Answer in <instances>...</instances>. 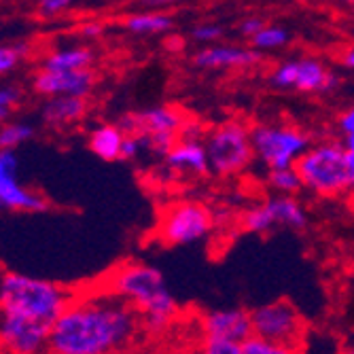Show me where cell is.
Listing matches in <instances>:
<instances>
[{
	"label": "cell",
	"mask_w": 354,
	"mask_h": 354,
	"mask_svg": "<svg viewBox=\"0 0 354 354\" xmlns=\"http://www.w3.org/2000/svg\"><path fill=\"white\" fill-rule=\"evenodd\" d=\"M164 162L168 170L178 174H206L210 170L204 140H178Z\"/></svg>",
	"instance_id": "17"
},
{
	"label": "cell",
	"mask_w": 354,
	"mask_h": 354,
	"mask_svg": "<svg viewBox=\"0 0 354 354\" xmlns=\"http://www.w3.org/2000/svg\"><path fill=\"white\" fill-rule=\"evenodd\" d=\"M142 153H151V140L149 136L134 134V136H125L123 149H121V159H134Z\"/></svg>",
	"instance_id": "28"
},
{
	"label": "cell",
	"mask_w": 354,
	"mask_h": 354,
	"mask_svg": "<svg viewBox=\"0 0 354 354\" xmlns=\"http://www.w3.org/2000/svg\"><path fill=\"white\" fill-rule=\"evenodd\" d=\"M242 354H301V350L276 346V344L263 342V339H259V337H254V335H252L248 342L242 344Z\"/></svg>",
	"instance_id": "25"
},
{
	"label": "cell",
	"mask_w": 354,
	"mask_h": 354,
	"mask_svg": "<svg viewBox=\"0 0 354 354\" xmlns=\"http://www.w3.org/2000/svg\"><path fill=\"white\" fill-rule=\"evenodd\" d=\"M51 325L0 314V354H49Z\"/></svg>",
	"instance_id": "11"
},
{
	"label": "cell",
	"mask_w": 354,
	"mask_h": 354,
	"mask_svg": "<svg viewBox=\"0 0 354 354\" xmlns=\"http://www.w3.org/2000/svg\"><path fill=\"white\" fill-rule=\"evenodd\" d=\"M19 100V91L15 87H0V106L11 109Z\"/></svg>",
	"instance_id": "34"
},
{
	"label": "cell",
	"mask_w": 354,
	"mask_h": 354,
	"mask_svg": "<svg viewBox=\"0 0 354 354\" xmlns=\"http://www.w3.org/2000/svg\"><path fill=\"white\" fill-rule=\"evenodd\" d=\"M140 329V314L100 286L98 291L73 297L51 329L49 352L121 354L136 342Z\"/></svg>",
	"instance_id": "1"
},
{
	"label": "cell",
	"mask_w": 354,
	"mask_h": 354,
	"mask_svg": "<svg viewBox=\"0 0 354 354\" xmlns=\"http://www.w3.org/2000/svg\"><path fill=\"white\" fill-rule=\"evenodd\" d=\"M95 85V73L91 68L87 71H75V73H49L41 71L35 77V89L49 98H87V93Z\"/></svg>",
	"instance_id": "15"
},
{
	"label": "cell",
	"mask_w": 354,
	"mask_h": 354,
	"mask_svg": "<svg viewBox=\"0 0 354 354\" xmlns=\"http://www.w3.org/2000/svg\"><path fill=\"white\" fill-rule=\"evenodd\" d=\"M123 140L125 134L119 130L117 123H104L89 134V149L104 162H115V159H121Z\"/></svg>",
	"instance_id": "19"
},
{
	"label": "cell",
	"mask_w": 354,
	"mask_h": 354,
	"mask_svg": "<svg viewBox=\"0 0 354 354\" xmlns=\"http://www.w3.org/2000/svg\"><path fill=\"white\" fill-rule=\"evenodd\" d=\"M0 206L15 210L41 212L47 208V202L24 189L17 180V155L13 151L0 149Z\"/></svg>",
	"instance_id": "14"
},
{
	"label": "cell",
	"mask_w": 354,
	"mask_h": 354,
	"mask_svg": "<svg viewBox=\"0 0 354 354\" xmlns=\"http://www.w3.org/2000/svg\"><path fill=\"white\" fill-rule=\"evenodd\" d=\"M125 28L134 35L151 37V35H166L174 28V19L162 11H147V13H132L125 17Z\"/></svg>",
	"instance_id": "21"
},
{
	"label": "cell",
	"mask_w": 354,
	"mask_h": 354,
	"mask_svg": "<svg viewBox=\"0 0 354 354\" xmlns=\"http://www.w3.org/2000/svg\"><path fill=\"white\" fill-rule=\"evenodd\" d=\"M187 117L189 115H185L178 106L159 104V106H151L145 111L127 113L117 121V125L125 136L142 134L149 138H153V136H176V138H180V130H183Z\"/></svg>",
	"instance_id": "12"
},
{
	"label": "cell",
	"mask_w": 354,
	"mask_h": 354,
	"mask_svg": "<svg viewBox=\"0 0 354 354\" xmlns=\"http://www.w3.org/2000/svg\"><path fill=\"white\" fill-rule=\"evenodd\" d=\"M102 288L130 304L140 314L142 329L149 333H164L178 314V304L164 274L153 266L123 263L109 274Z\"/></svg>",
	"instance_id": "2"
},
{
	"label": "cell",
	"mask_w": 354,
	"mask_h": 354,
	"mask_svg": "<svg viewBox=\"0 0 354 354\" xmlns=\"http://www.w3.org/2000/svg\"><path fill=\"white\" fill-rule=\"evenodd\" d=\"M261 59V53L238 47V45H212L200 49L193 55V64L204 71H230V68H250Z\"/></svg>",
	"instance_id": "16"
},
{
	"label": "cell",
	"mask_w": 354,
	"mask_h": 354,
	"mask_svg": "<svg viewBox=\"0 0 354 354\" xmlns=\"http://www.w3.org/2000/svg\"><path fill=\"white\" fill-rule=\"evenodd\" d=\"M49 354H51V352H49Z\"/></svg>",
	"instance_id": "40"
},
{
	"label": "cell",
	"mask_w": 354,
	"mask_h": 354,
	"mask_svg": "<svg viewBox=\"0 0 354 354\" xmlns=\"http://www.w3.org/2000/svg\"><path fill=\"white\" fill-rule=\"evenodd\" d=\"M225 35V28L221 24H214V21H202V24H196L191 28V39L198 41V43H208V45H214L216 41H221Z\"/></svg>",
	"instance_id": "26"
},
{
	"label": "cell",
	"mask_w": 354,
	"mask_h": 354,
	"mask_svg": "<svg viewBox=\"0 0 354 354\" xmlns=\"http://www.w3.org/2000/svg\"><path fill=\"white\" fill-rule=\"evenodd\" d=\"M79 32L87 39H95V37H100L104 32V26L100 21H85V24H81Z\"/></svg>",
	"instance_id": "35"
},
{
	"label": "cell",
	"mask_w": 354,
	"mask_h": 354,
	"mask_svg": "<svg viewBox=\"0 0 354 354\" xmlns=\"http://www.w3.org/2000/svg\"><path fill=\"white\" fill-rule=\"evenodd\" d=\"M73 301V293L64 286L24 274H5L0 280V314H13L55 325Z\"/></svg>",
	"instance_id": "3"
},
{
	"label": "cell",
	"mask_w": 354,
	"mask_h": 354,
	"mask_svg": "<svg viewBox=\"0 0 354 354\" xmlns=\"http://www.w3.org/2000/svg\"><path fill=\"white\" fill-rule=\"evenodd\" d=\"M339 132L344 134V142H354V106H350L348 111H344L339 115Z\"/></svg>",
	"instance_id": "32"
},
{
	"label": "cell",
	"mask_w": 354,
	"mask_h": 354,
	"mask_svg": "<svg viewBox=\"0 0 354 354\" xmlns=\"http://www.w3.org/2000/svg\"><path fill=\"white\" fill-rule=\"evenodd\" d=\"M344 147H346V153H348V162H350V166L354 170V142H344Z\"/></svg>",
	"instance_id": "37"
},
{
	"label": "cell",
	"mask_w": 354,
	"mask_h": 354,
	"mask_svg": "<svg viewBox=\"0 0 354 354\" xmlns=\"http://www.w3.org/2000/svg\"><path fill=\"white\" fill-rule=\"evenodd\" d=\"M339 354H354V346H350V348H344Z\"/></svg>",
	"instance_id": "39"
},
{
	"label": "cell",
	"mask_w": 354,
	"mask_h": 354,
	"mask_svg": "<svg viewBox=\"0 0 354 354\" xmlns=\"http://www.w3.org/2000/svg\"><path fill=\"white\" fill-rule=\"evenodd\" d=\"M254 157L268 170L295 168L301 155L312 147L310 136L288 123H259L250 127Z\"/></svg>",
	"instance_id": "6"
},
{
	"label": "cell",
	"mask_w": 354,
	"mask_h": 354,
	"mask_svg": "<svg viewBox=\"0 0 354 354\" xmlns=\"http://www.w3.org/2000/svg\"><path fill=\"white\" fill-rule=\"evenodd\" d=\"M93 64V53L85 47H75V49H62L51 53L45 64L43 71L49 73H75V71H87Z\"/></svg>",
	"instance_id": "20"
},
{
	"label": "cell",
	"mask_w": 354,
	"mask_h": 354,
	"mask_svg": "<svg viewBox=\"0 0 354 354\" xmlns=\"http://www.w3.org/2000/svg\"><path fill=\"white\" fill-rule=\"evenodd\" d=\"M206 127L196 119V117H187L183 130H180V140H204L206 138Z\"/></svg>",
	"instance_id": "29"
},
{
	"label": "cell",
	"mask_w": 354,
	"mask_h": 354,
	"mask_svg": "<svg viewBox=\"0 0 354 354\" xmlns=\"http://www.w3.org/2000/svg\"><path fill=\"white\" fill-rule=\"evenodd\" d=\"M270 83L278 89H297L306 93H329L339 85L323 62L316 57L284 59L270 73Z\"/></svg>",
	"instance_id": "9"
},
{
	"label": "cell",
	"mask_w": 354,
	"mask_h": 354,
	"mask_svg": "<svg viewBox=\"0 0 354 354\" xmlns=\"http://www.w3.org/2000/svg\"><path fill=\"white\" fill-rule=\"evenodd\" d=\"M17 62H19V55L13 47H0V75L15 68Z\"/></svg>",
	"instance_id": "33"
},
{
	"label": "cell",
	"mask_w": 354,
	"mask_h": 354,
	"mask_svg": "<svg viewBox=\"0 0 354 354\" xmlns=\"http://www.w3.org/2000/svg\"><path fill=\"white\" fill-rule=\"evenodd\" d=\"M291 35H288V30H284L282 26H272L268 24L259 35H254L250 39V45L254 51H274V49H280L288 43Z\"/></svg>",
	"instance_id": "22"
},
{
	"label": "cell",
	"mask_w": 354,
	"mask_h": 354,
	"mask_svg": "<svg viewBox=\"0 0 354 354\" xmlns=\"http://www.w3.org/2000/svg\"><path fill=\"white\" fill-rule=\"evenodd\" d=\"M204 337L225 339L234 344H244L252 337L250 312L244 308H218L208 310L200 316Z\"/></svg>",
	"instance_id": "13"
},
{
	"label": "cell",
	"mask_w": 354,
	"mask_h": 354,
	"mask_svg": "<svg viewBox=\"0 0 354 354\" xmlns=\"http://www.w3.org/2000/svg\"><path fill=\"white\" fill-rule=\"evenodd\" d=\"M32 134V127L26 123H9L0 127V149L3 151H13V147L21 145L24 140H28Z\"/></svg>",
	"instance_id": "24"
},
{
	"label": "cell",
	"mask_w": 354,
	"mask_h": 354,
	"mask_svg": "<svg viewBox=\"0 0 354 354\" xmlns=\"http://www.w3.org/2000/svg\"><path fill=\"white\" fill-rule=\"evenodd\" d=\"M87 113V100L85 98H68V95H59V98H49L43 106V119L47 125L53 127H66L77 121H81Z\"/></svg>",
	"instance_id": "18"
},
{
	"label": "cell",
	"mask_w": 354,
	"mask_h": 354,
	"mask_svg": "<svg viewBox=\"0 0 354 354\" xmlns=\"http://www.w3.org/2000/svg\"><path fill=\"white\" fill-rule=\"evenodd\" d=\"M346 204H348V208L354 212V189H352V191L348 193V196H346Z\"/></svg>",
	"instance_id": "38"
},
{
	"label": "cell",
	"mask_w": 354,
	"mask_h": 354,
	"mask_svg": "<svg viewBox=\"0 0 354 354\" xmlns=\"http://www.w3.org/2000/svg\"><path fill=\"white\" fill-rule=\"evenodd\" d=\"M306 223L304 206L291 196H274L242 214V227L250 234H266L272 227L304 230Z\"/></svg>",
	"instance_id": "10"
},
{
	"label": "cell",
	"mask_w": 354,
	"mask_h": 354,
	"mask_svg": "<svg viewBox=\"0 0 354 354\" xmlns=\"http://www.w3.org/2000/svg\"><path fill=\"white\" fill-rule=\"evenodd\" d=\"M68 9H71L68 0H43L39 5V15L41 17H57Z\"/></svg>",
	"instance_id": "31"
},
{
	"label": "cell",
	"mask_w": 354,
	"mask_h": 354,
	"mask_svg": "<svg viewBox=\"0 0 354 354\" xmlns=\"http://www.w3.org/2000/svg\"><path fill=\"white\" fill-rule=\"evenodd\" d=\"M268 185L278 191V196H291L297 193L304 185L299 178V172L295 168H284V170H270L268 172Z\"/></svg>",
	"instance_id": "23"
},
{
	"label": "cell",
	"mask_w": 354,
	"mask_h": 354,
	"mask_svg": "<svg viewBox=\"0 0 354 354\" xmlns=\"http://www.w3.org/2000/svg\"><path fill=\"white\" fill-rule=\"evenodd\" d=\"M301 185L323 198L348 196L354 189V170L348 162L344 142L325 140L312 145L297 162Z\"/></svg>",
	"instance_id": "4"
},
{
	"label": "cell",
	"mask_w": 354,
	"mask_h": 354,
	"mask_svg": "<svg viewBox=\"0 0 354 354\" xmlns=\"http://www.w3.org/2000/svg\"><path fill=\"white\" fill-rule=\"evenodd\" d=\"M196 354H242V344L214 339V337H202Z\"/></svg>",
	"instance_id": "27"
},
{
	"label": "cell",
	"mask_w": 354,
	"mask_h": 354,
	"mask_svg": "<svg viewBox=\"0 0 354 354\" xmlns=\"http://www.w3.org/2000/svg\"><path fill=\"white\" fill-rule=\"evenodd\" d=\"M204 147L208 153V166L218 176L242 174L254 159L250 127L238 119L210 127L204 138Z\"/></svg>",
	"instance_id": "5"
},
{
	"label": "cell",
	"mask_w": 354,
	"mask_h": 354,
	"mask_svg": "<svg viewBox=\"0 0 354 354\" xmlns=\"http://www.w3.org/2000/svg\"><path fill=\"white\" fill-rule=\"evenodd\" d=\"M250 320L254 337L276 346L304 350L306 320L291 301L276 299L263 306H257L254 310H250Z\"/></svg>",
	"instance_id": "7"
},
{
	"label": "cell",
	"mask_w": 354,
	"mask_h": 354,
	"mask_svg": "<svg viewBox=\"0 0 354 354\" xmlns=\"http://www.w3.org/2000/svg\"><path fill=\"white\" fill-rule=\"evenodd\" d=\"M342 64L346 68L354 71V47H348L344 53H342Z\"/></svg>",
	"instance_id": "36"
},
{
	"label": "cell",
	"mask_w": 354,
	"mask_h": 354,
	"mask_svg": "<svg viewBox=\"0 0 354 354\" xmlns=\"http://www.w3.org/2000/svg\"><path fill=\"white\" fill-rule=\"evenodd\" d=\"M212 212L200 202H174L166 206L157 223V238L168 246H187L212 232Z\"/></svg>",
	"instance_id": "8"
},
{
	"label": "cell",
	"mask_w": 354,
	"mask_h": 354,
	"mask_svg": "<svg viewBox=\"0 0 354 354\" xmlns=\"http://www.w3.org/2000/svg\"><path fill=\"white\" fill-rule=\"evenodd\" d=\"M268 26V21L259 15H246L240 24H238V32L242 37H248L252 39L254 35H259V32Z\"/></svg>",
	"instance_id": "30"
}]
</instances>
